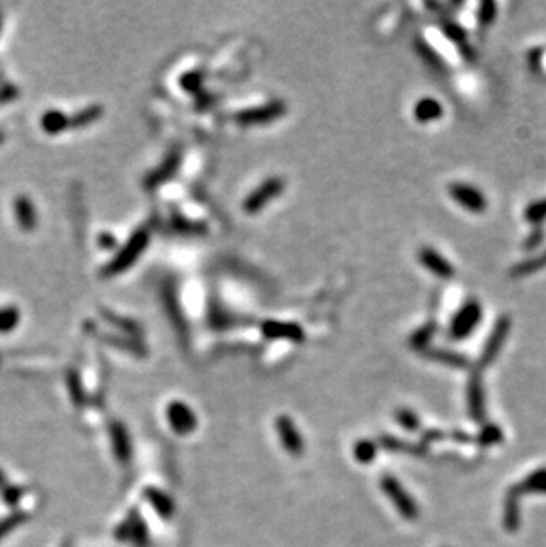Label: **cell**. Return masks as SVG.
<instances>
[{"instance_id": "cell-1", "label": "cell", "mask_w": 546, "mask_h": 547, "mask_svg": "<svg viewBox=\"0 0 546 547\" xmlns=\"http://www.w3.org/2000/svg\"><path fill=\"white\" fill-rule=\"evenodd\" d=\"M149 245V230L147 229H137L130 236V239L126 241V245L117 252V255L105 266L103 275L105 276H116L121 273L126 271L130 266H133L139 260L140 253L147 248Z\"/></svg>"}, {"instance_id": "cell-2", "label": "cell", "mask_w": 546, "mask_h": 547, "mask_svg": "<svg viewBox=\"0 0 546 547\" xmlns=\"http://www.w3.org/2000/svg\"><path fill=\"white\" fill-rule=\"evenodd\" d=\"M482 319V306L477 299L470 298L454 312L449 322V338L454 342H462L468 338Z\"/></svg>"}, {"instance_id": "cell-3", "label": "cell", "mask_w": 546, "mask_h": 547, "mask_svg": "<svg viewBox=\"0 0 546 547\" xmlns=\"http://www.w3.org/2000/svg\"><path fill=\"white\" fill-rule=\"evenodd\" d=\"M511 326L512 321L508 314H502L500 317H496L495 324H493L492 331H489L488 338H486L485 345H482L481 354H479V361H477L479 368H486L499 358L500 351L504 349L506 340L509 337Z\"/></svg>"}, {"instance_id": "cell-4", "label": "cell", "mask_w": 546, "mask_h": 547, "mask_svg": "<svg viewBox=\"0 0 546 547\" xmlns=\"http://www.w3.org/2000/svg\"><path fill=\"white\" fill-rule=\"evenodd\" d=\"M380 487L385 493V496L389 497L392 505L396 507L397 512L408 520H413L419 517V505L417 502L410 496L406 489L401 486V482L397 479H394L392 474H383L380 480Z\"/></svg>"}, {"instance_id": "cell-5", "label": "cell", "mask_w": 546, "mask_h": 547, "mask_svg": "<svg viewBox=\"0 0 546 547\" xmlns=\"http://www.w3.org/2000/svg\"><path fill=\"white\" fill-rule=\"evenodd\" d=\"M447 190H449L450 199L472 215H481L488 209V199L477 186L458 181V183H450Z\"/></svg>"}, {"instance_id": "cell-6", "label": "cell", "mask_w": 546, "mask_h": 547, "mask_svg": "<svg viewBox=\"0 0 546 547\" xmlns=\"http://www.w3.org/2000/svg\"><path fill=\"white\" fill-rule=\"evenodd\" d=\"M284 186L286 184L282 177H270L246 197L245 202H243V211L246 215H256L261 209H265L272 200L277 199L284 192Z\"/></svg>"}, {"instance_id": "cell-7", "label": "cell", "mask_w": 546, "mask_h": 547, "mask_svg": "<svg viewBox=\"0 0 546 547\" xmlns=\"http://www.w3.org/2000/svg\"><path fill=\"white\" fill-rule=\"evenodd\" d=\"M116 539L121 542H131L135 547L149 546V530H147V525L142 520L140 514L137 512V509L131 510L128 519L117 526Z\"/></svg>"}, {"instance_id": "cell-8", "label": "cell", "mask_w": 546, "mask_h": 547, "mask_svg": "<svg viewBox=\"0 0 546 547\" xmlns=\"http://www.w3.org/2000/svg\"><path fill=\"white\" fill-rule=\"evenodd\" d=\"M466 407L473 421L482 424L486 420V394L482 387L481 372L475 370L470 374L468 384H466Z\"/></svg>"}, {"instance_id": "cell-9", "label": "cell", "mask_w": 546, "mask_h": 547, "mask_svg": "<svg viewBox=\"0 0 546 547\" xmlns=\"http://www.w3.org/2000/svg\"><path fill=\"white\" fill-rule=\"evenodd\" d=\"M167 420H169L170 429L179 436L192 434L197 429V417L189 404L181 400L170 402L167 406Z\"/></svg>"}, {"instance_id": "cell-10", "label": "cell", "mask_w": 546, "mask_h": 547, "mask_svg": "<svg viewBox=\"0 0 546 547\" xmlns=\"http://www.w3.org/2000/svg\"><path fill=\"white\" fill-rule=\"evenodd\" d=\"M275 425H277V433H279V437H281L282 447H284V450L288 451L289 456L293 457L304 456L305 451L304 437H302V434L298 433L295 421H293L289 417H286V414H281V417L277 418V421H275Z\"/></svg>"}, {"instance_id": "cell-11", "label": "cell", "mask_w": 546, "mask_h": 547, "mask_svg": "<svg viewBox=\"0 0 546 547\" xmlns=\"http://www.w3.org/2000/svg\"><path fill=\"white\" fill-rule=\"evenodd\" d=\"M419 260L420 264H422L431 275H435L436 278L449 280L456 275V269L450 264V260H447L445 257H443L438 250L433 248V246H422V248L419 250Z\"/></svg>"}, {"instance_id": "cell-12", "label": "cell", "mask_w": 546, "mask_h": 547, "mask_svg": "<svg viewBox=\"0 0 546 547\" xmlns=\"http://www.w3.org/2000/svg\"><path fill=\"white\" fill-rule=\"evenodd\" d=\"M286 112V105L282 101H272V103H266L263 107H256V108H249V110H243L236 115V121L242 124H266L272 123L275 119L282 117Z\"/></svg>"}, {"instance_id": "cell-13", "label": "cell", "mask_w": 546, "mask_h": 547, "mask_svg": "<svg viewBox=\"0 0 546 547\" xmlns=\"http://www.w3.org/2000/svg\"><path fill=\"white\" fill-rule=\"evenodd\" d=\"M110 443H112V450H114V456H116V459L123 464L130 463L131 450H133V448H131L130 434H128L126 427H124L121 421H112Z\"/></svg>"}, {"instance_id": "cell-14", "label": "cell", "mask_w": 546, "mask_h": 547, "mask_svg": "<svg viewBox=\"0 0 546 547\" xmlns=\"http://www.w3.org/2000/svg\"><path fill=\"white\" fill-rule=\"evenodd\" d=\"M261 331L268 338H286L291 342L304 340V329L300 326L293 324V322H281V321H265L261 326Z\"/></svg>"}, {"instance_id": "cell-15", "label": "cell", "mask_w": 546, "mask_h": 547, "mask_svg": "<svg viewBox=\"0 0 546 547\" xmlns=\"http://www.w3.org/2000/svg\"><path fill=\"white\" fill-rule=\"evenodd\" d=\"M519 497H522V493L518 490V487H509L504 500V528L509 533L518 532L519 528V519H522V516H519Z\"/></svg>"}, {"instance_id": "cell-16", "label": "cell", "mask_w": 546, "mask_h": 547, "mask_svg": "<svg viewBox=\"0 0 546 547\" xmlns=\"http://www.w3.org/2000/svg\"><path fill=\"white\" fill-rule=\"evenodd\" d=\"M413 117H415L417 123L420 124L435 123V121L443 117V105L440 103L436 98H420L415 103V107H413Z\"/></svg>"}, {"instance_id": "cell-17", "label": "cell", "mask_w": 546, "mask_h": 547, "mask_svg": "<svg viewBox=\"0 0 546 547\" xmlns=\"http://www.w3.org/2000/svg\"><path fill=\"white\" fill-rule=\"evenodd\" d=\"M546 269V250L536 253V255L527 257V259L519 260L509 269L511 278H527V276L536 275V273Z\"/></svg>"}, {"instance_id": "cell-18", "label": "cell", "mask_w": 546, "mask_h": 547, "mask_svg": "<svg viewBox=\"0 0 546 547\" xmlns=\"http://www.w3.org/2000/svg\"><path fill=\"white\" fill-rule=\"evenodd\" d=\"M144 497L149 502V505L153 507L154 512L160 517H163V519H169V517H172L174 512H176V505H174V502L170 500V496H167L163 490L156 489V487H147V489L144 490Z\"/></svg>"}, {"instance_id": "cell-19", "label": "cell", "mask_w": 546, "mask_h": 547, "mask_svg": "<svg viewBox=\"0 0 546 547\" xmlns=\"http://www.w3.org/2000/svg\"><path fill=\"white\" fill-rule=\"evenodd\" d=\"M426 358L433 361H438V364L449 365V367L454 368H468L470 367V360L468 356H465L463 352H456L450 351V349H427L424 352Z\"/></svg>"}, {"instance_id": "cell-20", "label": "cell", "mask_w": 546, "mask_h": 547, "mask_svg": "<svg viewBox=\"0 0 546 547\" xmlns=\"http://www.w3.org/2000/svg\"><path fill=\"white\" fill-rule=\"evenodd\" d=\"M15 215L18 220L20 227L24 230H34L38 223V215H36V207L31 199L27 197H16L15 200Z\"/></svg>"}, {"instance_id": "cell-21", "label": "cell", "mask_w": 546, "mask_h": 547, "mask_svg": "<svg viewBox=\"0 0 546 547\" xmlns=\"http://www.w3.org/2000/svg\"><path fill=\"white\" fill-rule=\"evenodd\" d=\"M436 329H438V324H436L435 321H429L420 326L419 329H415V331L412 333V337H410V347L426 352L427 349H429L431 340L435 338Z\"/></svg>"}, {"instance_id": "cell-22", "label": "cell", "mask_w": 546, "mask_h": 547, "mask_svg": "<svg viewBox=\"0 0 546 547\" xmlns=\"http://www.w3.org/2000/svg\"><path fill=\"white\" fill-rule=\"evenodd\" d=\"M516 487L522 493V496L527 493L546 494V467H539V470L532 471L522 482L516 484Z\"/></svg>"}, {"instance_id": "cell-23", "label": "cell", "mask_w": 546, "mask_h": 547, "mask_svg": "<svg viewBox=\"0 0 546 547\" xmlns=\"http://www.w3.org/2000/svg\"><path fill=\"white\" fill-rule=\"evenodd\" d=\"M41 128L47 133L57 135L64 131L66 128H70V117L61 110H48L43 114Z\"/></svg>"}, {"instance_id": "cell-24", "label": "cell", "mask_w": 546, "mask_h": 547, "mask_svg": "<svg viewBox=\"0 0 546 547\" xmlns=\"http://www.w3.org/2000/svg\"><path fill=\"white\" fill-rule=\"evenodd\" d=\"M381 444H383L387 450L392 451H401V454H408V456H417V457H424L427 454V448L424 444H415V443H404V441L396 440L392 436H383L381 437Z\"/></svg>"}, {"instance_id": "cell-25", "label": "cell", "mask_w": 546, "mask_h": 547, "mask_svg": "<svg viewBox=\"0 0 546 547\" xmlns=\"http://www.w3.org/2000/svg\"><path fill=\"white\" fill-rule=\"evenodd\" d=\"M179 161H181L179 153L170 154V156L167 158L165 161H163L162 167H160V169H158L156 172H153L149 177H147V184H149V186L153 188V186H158V184L162 183V181H165V179H169V177H172L174 174H176L177 167H179Z\"/></svg>"}, {"instance_id": "cell-26", "label": "cell", "mask_w": 546, "mask_h": 547, "mask_svg": "<svg viewBox=\"0 0 546 547\" xmlns=\"http://www.w3.org/2000/svg\"><path fill=\"white\" fill-rule=\"evenodd\" d=\"M523 220L532 227H543L546 222V197L527 204L523 209Z\"/></svg>"}, {"instance_id": "cell-27", "label": "cell", "mask_w": 546, "mask_h": 547, "mask_svg": "<svg viewBox=\"0 0 546 547\" xmlns=\"http://www.w3.org/2000/svg\"><path fill=\"white\" fill-rule=\"evenodd\" d=\"M378 456V444L371 440H360L353 447L355 460L362 464H369L376 459Z\"/></svg>"}, {"instance_id": "cell-28", "label": "cell", "mask_w": 546, "mask_h": 547, "mask_svg": "<svg viewBox=\"0 0 546 547\" xmlns=\"http://www.w3.org/2000/svg\"><path fill=\"white\" fill-rule=\"evenodd\" d=\"M502 436H504V434H502V429H500L499 425L486 424L482 425L479 434H477L473 440L481 444V447H492V444L500 443V441H502Z\"/></svg>"}, {"instance_id": "cell-29", "label": "cell", "mask_w": 546, "mask_h": 547, "mask_svg": "<svg viewBox=\"0 0 546 547\" xmlns=\"http://www.w3.org/2000/svg\"><path fill=\"white\" fill-rule=\"evenodd\" d=\"M101 114H103V108L98 107V105L87 107V108H84V110L78 112V114H75V117L70 119V126L84 128V126H87V124L98 121V119L101 117Z\"/></svg>"}, {"instance_id": "cell-30", "label": "cell", "mask_w": 546, "mask_h": 547, "mask_svg": "<svg viewBox=\"0 0 546 547\" xmlns=\"http://www.w3.org/2000/svg\"><path fill=\"white\" fill-rule=\"evenodd\" d=\"M25 520H27V516L22 512H13L9 514V516L2 517V519H0V542L8 535H11L16 528L24 525Z\"/></svg>"}, {"instance_id": "cell-31", "label": "cell", "mask_w": 546, "mask_h": 547, "mask_svg": "<svg viewBox=\"0 0 546 547\" xmlns=\"http://www.w3.org/2000/svg\"><path fill=\"white\" fill-rule=\"evenodd\" d=\"M545 239H546L545 227H532V229L529 230L527 236L523 237L522 250L525 253L536 252V250H538L539 246H541L543 243H545Z\"/></svg>"}, {"instance_id": "cell-32", "label": "cell", "mask_w": 546, "mask_h": 547, "mask_svg": "<svg viewBox=\"0 0 546 547\" xmlns=\"http://www.w3.org/2000/svg\"><path fill=\"white\" fill-rule=\"evenodd\" d=\"M396 420L408 433H417V430L420 429V418L417 417L415 411L408 410V407L396 410Z\"/></svg>"}, {"instance_id": "cell-33", "label": "cell", "mask_w": 546, "mask_h": 547, "mask_svg": "<svg viewBox=\"0 0 546 547\" xmlns=\"http://www.w3.org/2000/svg\"><path fill=\"white\" fill-rule=\"evenodd\" d=\"M440 27H442V32L447 36V39H450L452 43L459 45L462 48L466 45V31L459 25V23L445 20V22L440 23Z\"/></svg>"}, {"instance_id": "cell-34", "label": "cell", "mask_w": 546, "mask_h": 547, "mask_svg": "<svg viewBox=\"0 0 546 547\" xmlns=\"http://www.w3.org/2000/svg\"><path fill=\"white\" fill-rule=\"evenodd\" d=\"M20 322V310L16 306H0V333H9Z\"/></svg>"}, {"instance_id": "cell-35", "label": "cell", "mask_w": 546, "mask_h": 547, "mask_svg": "<svg viewBox=\"0 0 546 547\" xmlns=\"http://www.w3.org/2000/svg\"><path fill=\"white\" fill-rule=\"evenodd\" d=\"M496 4L493 0H485L477 8V22L481 27H489L493 22L496 20Z\"/></svg>"}, {"instance_id": "cell-36", "label": "cell", "mask_w": 546, "mask_h": 547, "mask_svg": "<svg viewBox=\"0 0 546 547\" xmlns=\"http://www.w3.org/2000/svg\"><path fill=\"white\" fill-rule=\"evenodd\" d=\"M68 388H70L71 398H73L75 404H78V406H80L82 402H84V390H82L80 379H78V375L73 374V372L68 375Z\"/></svg>"}, {"instance_id": "cell-37", "label": "cell", "mask_w": 546, "mask_h": 547, "mask_svg": "<svg viewBox=\"0 0 546 547\" xmlns=\"http://www.w3.org/2000/svg\"><path fill=\"white\" fill-rule=\"evenodd\" d=\"M543 55H545V48H543V46H534V48H531V50L527 52V64L536 73L541 71Z\"/></svg>"}, {"instance_id": "cell-38", "label": "cell", "mask_w": 546, "mask_h": 547, "mask_svg": "<svg viewBox=\"0 0 546 547\" xmlns=\"http://www.w3.org/2000/svg\"><path fill=\"white\" fill-rule=\"evenodd\" d=\"M22 496H24V489H22V487L6 486L4 489H2V497H4V502L8 503L9 507L18 505V502L22 500Z\"/></svg>"}, {"instance_id": "cell-39", "label": "cell", "mask_w": 546, "mask_h": 547, "mask_svg": "<svg viewBox=\"0 0 546 547\" xmlns=\"http://www.w3.org/2000/svg\"><path fill=\"white\" fill-rule=\"evenodd\" d=\"M181 84H183L185 89H189V91H195L200 84V77L197 73H189L181 78Z\"/></svg>"}, {"instance_id": "cell-40", "label": "cell", "mask_w": 546, "mask_h": 547, "mask_svg": "<svg viewBox=\"0 0 546 547\" xmlns=\"http://www.w3.org/2000/svg\"><path fill=\"white\" fill-rule=\"evenodd\" d=\"M98 245L105 250H110L117 245V239L116 236H112L110 232H103L100 234V237H98Z\"/></svg>"}, {"instance_id": "cell-41", "label": "cell", "mask_w": 546, "mask_h": 547, "mask_svg": "<svg viewBox=\"0 0 546 547\" xmlns=\"http://www.w3.org/2000/svg\"><path fill=\"white\" fill-rule=\"evenodd\" d=\"M445 437V434L438 429H429L426 433H422V443H436V441H442Z\"/></svg>"}, {"instance_id": "cell-42", "label": "cell", "mask_w": 546, "mask_h": 547, "mask_svg": "<svg viewBox=\"0 0 546 547\" xmlns=\"http://www.w3.org/2000/svg\"><path fill=\"white\" fill-rule=\"evenodd\" d=\"M16 94H18V91H16L15 87H11V85H4V87H0V103L11 101Z\"/></svg>"}, {"instance_id": "cell-43", "label": "cell", "mask_w": 546, "mask_h": 547, "mask_svg": "<svg viewBox=\"0 0 546 547\" xmlns=\"http://www.w3.org/2000/svg\"><path fill=\"white\" fill-rule=\"evenodd\" d=\"M452 437H454V441H459V443H470V441H473L472 436L462 433V430H458V433H452Z\"/></svg>"}, {"instance_id": "cell-44", "label": "cell", "mask_w": 546, "mask_h": 547, "mask_svg": "<svg viewBox=\"0 0 546 547\" xmlns=\"http://www.w3.org/2000/svg\"><path fill=\"white\" fill-rule=\"evenodd\" d=\"M6 486H8V484H6V474L4 471H0V489H4Z\"/></svg>"}, {"instance_id": "cell-45", "label": "cell", "mask_w": 546, "mask_h": 547, "mask_svg": "<svg viewBox=\"0 0 546 547\" xmlns=\"http://www.w3.org/2000/svg\"><path fill=\"white\" fill-rule=\"evenodd\" d=\"M2 138H4V135H2V133H0V142H2Z\"/></svg>"}, {"instance_id": "cell-46", "label": "cell", "mask_w": 546, "mask_h": 547, "mask_svg": "<svg viewBox=\"0 0 546 547\" xmlns=\"http://www.w3.org/2000/svg\"><path fill=\"white\" fill-rule=\"evenodd\" d=\"M64 547H70V546H68V544H66V546H64Z\"/></svg>"}]
</instances>
